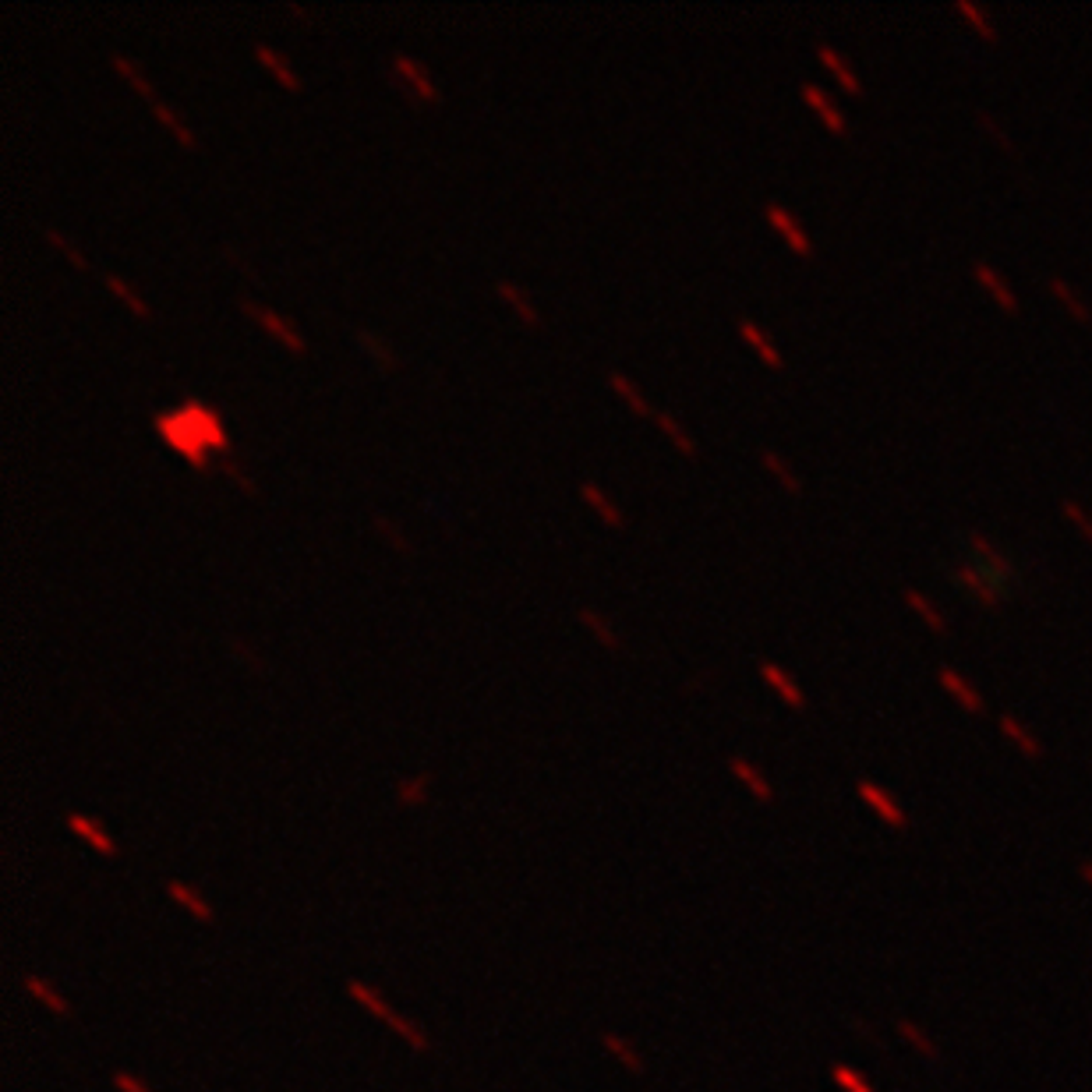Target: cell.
<instances>
[{"label": "cell", "instance_id": "6da1fadb", "mask_svg": "<svg viewBox=\"0 0 1092 1092\" xmlns=\"http://www.w3.org/2000/svg\"><path fill=\"white\" fill-rule=\"evenodd\" d=\"M152 428H156V435L163 438V443L171 446V450L181 456L194 474H202V478H209V474L216 471L219 456H226L234 450L219 411L209 407V403H202V400H184L171 411H159L156 418H152Z\"/></svg>", "mask_w": 1092, "mask_h": 1092}, {"label": "cell", "instance_id": "7a4b0ae2", "mask_svg": "<svg viewBox=\"0 0 1092 1092\" xmlns=\"http://www.w3.org/2000/svg\"><path fill=\"white\" fill-rule=\"evenodd\" d=\"M237 308H241L244 318H251L259 329H266V333L273 336V340L283 346L286 354H294V358H308V354H311V343L304 340V333L283 315V311L266 308V304H259L255 298H237Z\"/></svg>", "mask_w": 1092, "mask_h": 1092}, {"label": "cell", "instance_id": "3957f363", "mask_svg": "<svg viewBox=\"0 0 1092 1092\" xmlns=\"http://www.w3.org/2000/svg\"><path fill=\"white\" fill-rule=\"evenodd\" d=\"M389 71H393V74H389V79H393V89L403 92V96H407L414 107H438V103H443V92H438L431 71L418 61V57L393 54Z\"/></svg>", "mask_w": 1092, "mask_h": 1092}, {"label": "cell", "instance_id": "277c9868", "mask_svg": "<svg viewBox=\"0 0 1092 1092\" xmlns=\"http://www.w3.org/2000/svg\"><path fill=\"white\" fill-rule=\"evenodd\" d=\"M577 623L598 640L601 650H608V655H623V650H626V637L615 630V623L608 619L605 612H598L595 605H580L577 608Z\"/></svg>", "mask_w": 1092, "mask_h": 1092}, {"label": "cell", "instance_id": "5b68a950", "mask_svg": "<svg viewBox=\"0 0 1092 1092\" xmlns=\"http://www.w3.org/2000/svg\"><path fill=\"white\" fill-rule=\"evenodd\" d=\"M580 498L587 503V510H595V516L605 523L608 530H626V523H630V520H626L623 506L615 503V498L608 495L605 488L598 485V481H590V478L580 481Z\"/></svg>", "mask_w": 1092, "mask_h": 1092}, {"label": "cell", "instance_id": "8992f818", "mask_svg": "<svg viewBox=\"0 0 1092 1092\" xmlns=\"http://www.w3.org/2000/svg\"><path fill=\"white\" fill-rule=\"evenodd\" d=\"M149 114H152V121H156L159 128H163L166 134H171V139H174L177 146H181L184 152H199V149H202L199 134H194V131L188 128V121H184V117L177 114V110H174L171 103H166V99H159V103H152V107H149Z\"/></svg>", "mask_w": 1092, "mask_h": 1092}, {"label": "cell", "instance_id": "52a82bcc", "mask_svg": "<svg viewBox=\"0 0 1092 1092\" xmlns=\"http://www.w3.org/2000/svg\"><path fill=\"white\" fill-rule=\"evenodd\" d=\"M608 386H612V393L619 396V400L626 403V407H630L633 418L655 421V414H658V411H655V403L647 400V393H643V389H640L637 383H633V378L626 375L623 368H612V371H608Z\"/></svg>", "mask_w": 1092, "mask_h": 1092}, {"label": "cell", "instance_id": "ba28073f", "mask_svg": "<svg viewBox=\"0 0 1092 1092\" xmlns=\"http://www.w3.org/2000/svg\"><path fill=\"white\" fill-rule=\"evenodd\" d=\"M495 294H498V301H503L506 308L513 311L520 326H527V329H541V326H545V318H541L538 304L530 301L527 294H523L520 286L513 283V279H498V283H495Z\"/></svg>", "mask_w": 1092, "mask_h": 1092}, {"label": "cell", "instance_id": "9c48e42d", "mask_svg": "<svg viewBox=\"0 0 1092 1092\" xmlns=\"http://www.w3.org/2000/svg\"><path fill=\"white\" fill-rule=\"evenodd\" d=\"M251 54H255V61H259L262 67H266L269 74H273V79H276V86H283L286 92H301V89H304V86H301V74L294 71L291 61H286V57L279 54L276 47H269V43H255V47H251Z\"/></svg>", "mask_w": 1092, "mask_h": 1092}, {"label": "cell", "instance_id": "30bf717a", "mask_svg": "<svg viewBox=\"0 0 1092 1092\" xmlns=\"http://www.w3.org/2000/svg\"><path fill=\"white\" fill-rule=\"evenodd\" d=\"M110 67H114V71L121 74L124 82H128V89L134 92V96L146 99V107L159 103V92H156V86L149 82V74L142 71L139 61H131L128 54H110Z\"/></svg>", "mask_w": 1092, "mask_h": 1092}, {"label": "cell", "instance_id": "8fae6325", "mask_svg": "<svg viewBox=\"0 0 1092 1092\" xmlns=\"http://www.w3.org/2000/svg\"><path fill=\"white\" fill-rule=\"evenodd\" d=\"M354 343H358L361 351L378 364V371H389V375H393V371H403L400 354H396L378 333H371V329H354Z\"/></svg>", "mask_w": 1092, "mask_h": 1092}, {"label": "cell", "instance_id": "7c38bea8", "mask_svg": "<svg viewBox=\"0 0 1092 1092\" xmlns=\"http://www.w3.org/2000/svg\"><path fill=\"white\" fill-rule=\"evenodd\" d=\"M103 286H107V291L110 294H114V298L117 301H121L124 304V308H128L131 311V315L134 318H142V322H152V318H156V311H152V304L146 301V298H142V294L139 291H134V286L128 283V279H124V276H117V273H107L103 276Z\"/></svg>", "mask_w": 1092, "mask_h": 1092}, {"label": "cell", "instance_id": "4fadbf2b", "mask_svg": "<svg viewBox=\"0 0 1092 1092\" xmlns=\"http://www.w3.org/2000/svg\"><path fill=\"white\" fill-rule=\"evenodd\" d=\"M67 827H71L74 835L82 838V842H89L92 849L99 852V856H117V845L114 838H110L103 827L96 824L92 817H82V814H67Z\"/></svg>", "mask_w": 1092, "mask_h": 1092}, {"label": "cell", "instance_id": "5bb4252c", "mask_svg": "<svg viewBox=\"0 0 1092 1092\" xmlns=\"http://www.w3.org/2000/svg\"><path fill=\"white\" fill-rule=\"evenodd\" d=\"M368 520H371V527H375V535L383 538L386 545L393 548L396 555H403V558L414 555V541L407 538V530H403L400 523L393 520V516H386V513L371 510V513H368Z\"/></svg>", "mask_w": 1092, "mask_h": 1092}, {"label": "cell", "instance_id": "9a60e30c", "mask_svg": "<svg viewBox=\"0 0 1092 1092\" xmlns=\"http://www.w3.org/2000/svg\"><path fill=\"white\" fill-rule=\"evenodd\" d=\"M226 650H231L234 662H241L251 675H259V679H266V675H269V665H266V658H262V650L255 647V643L237 637V633H226Z\"/></svg>", "mask_w": 1092, "mask_h": 1092}, {"label": "cell", "instance_id": "2e32d148", "mask_svg": "<svg viewBox=\"0 0 1092 1092\" xmlns=\"http://www.w3.org/2000/svg\"><path fill=\"white\" fill-rule=\"evenodd\" d=\"M166 894H171V899H174L177 905H184V909H188L194 919H202V922H213V919H216L213 905H209L206 899H202V894L194 891V887L181 884V880H171V884H166Z\"/></svg>", "mask_w": 1092, "mask_h": 1092}, {"label": "cell", "instance_id": "e0dca14e", "mask_svg": "<svg viewBox=\"0 0 1092 1092\" xmlns=\"http://www.w3.org/2000/svg\"><path fill=\"white\" fill-rule=\"evenodd\" d=\"M43 237H47V244H50V248H54L57 255H61V259L67 262V266H74V269H79V273H92V262H89L86 251H82L79 244H71V241H67V237H64L61 231H57V226H43Z\"/></svg>", "mask_w": 1092, "mask_h": 1092}, {"label": "cell", "instance_id": "ac0fdd59", "mask_svg": "<svg viewBox=\"0 0 1092 1092\" xmlns=\"http://www.w3.org/2000/svg\"><path fill=\"white\" fill-rule=\"evenodd\" d=\"M428 789H431V775L428 771L400 778V782H396V802H400V807H425Z\"/></svg>", "mask_w": 1092, "mask_h": 1092}, {"label": "cell", "instance_id": "d6986e66", "mask_svg": "<svg viewBox=\"0 0 1092 1092\" xmlns=\"http://www.w3.org/2000/svg\"><path fill=\"white\" fill-rule=\"evenodd\" d=\"M346 994H351L368 1014H375V1019H383V1022L393 1019V1007L378 997V990H371L368 983H361V979H351V983H346Z\"/></svg>", "mask_w": 1092, "mask_h": 1092}, {"label": "cell", "instance_id": "ffe728a7", "mask_svg": "<svg viewBox=\"0 0 1092 1092\" xmlns=\"http://www.w3.org/2000/svg\"><path fill=\"white\" fill-rule=\"evenodd\" d=\"M216 471L223 474V478L231 481V485H234L241 495H248V498H259V495H262V492H259V485H255V478H251V474L244 471L241 463H237L231 453H226V456H219V460H216Z\"/></svg>", "mask_w": 1092, "mask_h": 1092}, {"label": "cell", "instance_id": "44dd1931", "mask_svg": "<svg viewBox=\"0 0 1092 1092\" xmlns=\"http://www.w3.org/2000/svg\"><path fill=\"white\" fill-rule=\"evenodd\" d=\"M601 1043H605V1050H608V1054H612V1057H615V1061H619V1064H623V1068H626V1071H630V1074H640V1071H643V1061H640V1054H637V1050H633V1043H630V1039H626V1036H619V1032H605V1036H601Z\"/></svg>", "mask_w": 1092, "mask_h": 1092}, {"label": "cell", "instance_id": "7402d4cb", "mask_svg": "<svg viewBox=\"0 0 1092 1092\" xmlns=\"http://www.w3.org/2000/svg\"><path fill=\"white\" fill-rule=\"evenodd\" d=\"M655 425H658V428H662V435H665V438H668V443H672V446H675V450H679L682 456H697V446H693L690 431H686V428L679 425V421H675V418H672V414L658 411V414H655Z\"/></svg>", "mask_w": 1092, "mask_h": 1092}, {"label": "cell", "instance_id": "603a6c76", "mask_svg": "<svg viewBox=\"0 0 1092 1092\" xmlns=\"http://www.w3.org/2000/svg\"><path fill=\"white\" fill-rule=\"evenodd\" d=\"M25 990H29V994L36 997V1001L43 1004V1007H50V1011H54V1014H61V1019H67V1014H71V1007H67L64 997L57 994V990L50 987V983H43V979H39V976H32V972H29V976H25Z\"/></svg>", "mask_w": 1092, "mask_h": 1092}, {"label": "cell", "instance_id": "cb8c5ba5", "mask_svg": "<svg viewBox=\"0 0 1092 1092\" xmlns=\"http://www.w3.org/2000/svg\"><path fill=\"white\" fill-rule=\"evenodd\" d=\"M386 1026L393 1029V1032H400V1036L407 1039V1046H411V1050H428V1046H431L428 1032H425V1029H418V1026H414V1022H407V1019H403V1014H396V1011H393V1019H389Z\"/></svg>", "mask_w": 1092, "mask_h": 1092}, {"label": "cell", "instance_id": "d4e9b609", "mask_svg": "<svg viewBox=\"0 0 1092 1092\" xmlns=\"http://www.w3.org/2000/svg\"><path fill=\"white\" fill-rule=\"evenodd\" d=\"M223 259H226V262H231V266H234V269H237V273H241L244 279H248V283H255V286L262 283V273H259V269H255V266H251V262H248V259H244V255H241V251H237V248H234V244H223Z\"/></svg>", "mask_w": 1092, "mask_h": 1092}, {"label": "cell", "instance_id": "484cf974", "mask_svg": "<svg viewBox=\"0 0 1092 1092\" xmlns=\"http://www.w3.org/2000/svg\"><path fill=\"white\" fill-rule=\"evenodd\" d=\"M732 771L739 775L742 782H747L750 789L760 795V799H771V792H767V782H760V775H757V771H750V767H747V760H732Z\"/></svg>", "mask_w": 1092, "mask_h": 1092}, {"label": "cell", "instance_id": "4316f807", "mask_svg": "<svg viewBox=\"0 0 1092 1092\" xmlns=\"http://www.w3.org/2000/svg\"><path fill=\"white\" fill-rule=\"evenodd\" d=\"M114 1086L121 1089V1092H152L146 1082H139V1079H134V1074H128V1071H117V1074H114Z\"/></svg>", "mask_w": 1092, "mask_h": 1092}, {"label": "cell", "instance_id": "83f0119b", "mask_svg": "<svg viewBox=\"0 0 1092 1092\" xmlns=\"http://www.w3.org/2000/svg\"><path fill=\"white\" fill-rule=\"evenodd\" d=\"M838 1082H842L845 1089H852V1092H870V1089L862 1086V1082L856 1079V1074H852V1071H845V1068H838Z\"/></svg>", "mask_w": 1092, "mask_h": 1092}, {"label": "cell", "instance_id": "f1b7e54d", "mask_svg": "<svg viewBox=\"0 0 1092 1092\" xmlns=\"http://www.w3.org/2000/svg\"><path fill=\"white\" fill-rule=\"evenodd\" d=\"M286 11H291L294 19H301L304 25H311V22H315V11H311V7H301L298 0H291V4H286Z\"/></svg>", "mask_w": 1092, "mask_h": 1092}]
</instances>
